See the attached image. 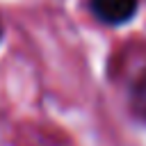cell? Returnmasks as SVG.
Segmentation results:
<instances>
[{"label": "cell", "instance_id": "cell-2", "mask_svg": "<svg viewBox=\"0 0 146 146\" xmlns=\"http://www.w3.org/2000/svg\"><path fill=\"white\" fill-rule=\"evenodd\" d=\"M130 107L132 112L146 123V73L132 84L130 89Z\"/></svg>", "mask_w": 146, "mask_h": 146}, {"label": "cell", "instance_id": "cell-1", "mask_svg": "<svg viewBox=\"0 0 146 146\" xmlns=\"http://www.w3.org/2000/svg\"><path fill=\"white\" fill-rule=\"evenodd\" d=\"M94 16L107 25H123L137 11V0H89Z\"/></svg>", "mask_w": 146, "mask_h": 146}]
</instances>
